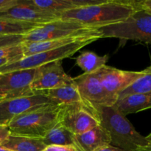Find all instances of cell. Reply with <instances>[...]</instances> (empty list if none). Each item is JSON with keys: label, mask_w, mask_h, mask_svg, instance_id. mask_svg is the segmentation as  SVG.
Wrapping results in <instances>:
<instances>
[{"label": "cell", "mask_w": 151, "mask_h": 151, "mask_svg": "<svg viewBox=\"0 0 151 151\" xmlns=\"http://www.w3.org/2000/svg\"><path fill=\"white\" fill-rule=\"evenodd\" d=\"M137 10L136 0H103L64 12L60 15V19L99 28L124 22Z\"/></svg>", "instance_id": "obj_1"}, {"label": "cell", "mask_w": 151, "mask_h": 151, "mask_svg": "<svg viewBox=\"0 0 151 151\" xmlns=\"http://www.w3.org/2000/svg\"><path fill=\"white\" fill-rule=\"evenodd\" d=\"M100 125L109 133L111 145L124 151H144L149 145L126 116L114 106H94Z\"/></svg>", "instance_id": "obj_2"}, {"label": "cell", "mask_w": 151, "mask_h": 151, "mask_svg": "<svg viewBox=\"0 0 151 151\" xmlns=\"http://www.w3.org/2000/svg\"><path fill=\"white\" fill-rule=\"evenodd\" d=\"M61 106L51 105L32 110L13 119L8 127L11 134L43 138L58 122Z\"/></svg>", "instance_id": "obj_3"}, {"label": "cell", "mask_w": 151, "mask_h": 151, "mask_svg": "<svg viewBox=\"0 0 151 151\" xmlns=\"http://www.w3.org/2000/svg\"><path fill=\"white\" fill-rule=\"evenodd\" d=\"M97 29L101 33L102 38L151 44V14L144 10H137L124 22Z\"/></svg>", "instance_id": "obj_4"}, {"label": "cell", "mask_w": 151, "mask_h": 151, "mask_svg": "<svg viewBox=\"0 0 151 151\" xmlns=\"http://www.w3.org/2000/svg\"><path fill=\"white\" fill-rule=\"evenodd\" d=\"M98 39V38H93L85 41L74 42L60 48L41 52L27 57H23L19 60L10 62L1 66L0 74L12 72V71L35 69L52 62L62 60L66 58L71 57L75 52L79 51L82 47H86L88 44H91Z\"/></svg>", "instance_id": "obj_5"}, {"label": "cell", "mask_w": 151, "mask_h": 151, "mask_svg": "<svg viewBox=\"0 0 151 151\" xmlns=\"http://www.w3.org/2000/svg\"><path fill=\"white\" fill-rule=\"evenodd\" d=\"M58 122L74 135L82 134L100 125L95 108L88 103L61 106Z\"/></svg>", "instance_id": "obj_6"}, {"label": "cell", "mask_w": 151, "mask_h": 151, "mask_svg": "<svg viewBox=\"0 0 151 151\" xmlns=\"http://www.w3.org/2000/svg\"><path fill=\"white\" fill-rule=\"evenodd\" d=\"M95 30L97 28L90 27L78 22L59 19L41 25L27 33L24 35L23 44L60 39Z\"/></svg>", "instance_id": "obj_7"}, {"label": "cell", "mask_w": 151, "mask_h": 151, "mask_svg": "<svg viewBox=\"0 0 151 151\" xmlns=\"http://www.w3.org/2000/svg\"><path fill=\"white\" fill-rule=\"evenodd\" d=\"M51 105L55 104L40 91H35L29 95L4 99L0 101V125H8L13 119L20 115Z\"/></svg>", "instance_id": "obj_8"}, {"label": "cell", "mask_w": 151, "mask_h": 151, "mask_svg": "<svg viewBox=\"0 0 151 151\" xmlns=\"http://www.w3.org/2000/svg\"><path fill=\"white\" fill-rule=\"evenodd\" d=\"M83 98L93 106H114L117 99L107 92L102 84L99 70L73 78Z\"/></svg>", "instance_id": "obj_9"}, {"label": "cell", "mask_w": 151, "mask_h": 151, "mask_svg": "<svg viewBox=\"0 0 151 151\" xmlns=\"http://www.w3.org/2000/svg\"><path fill=\"white\" fill-rule=\"evenodd\" d=\"M40 67L12 71L0 74V94L5 99L15 98L32 94L30 85L38 75Z\"/></svg>", "instance_id": "obj_10"}, {"label": "cell", "mask_w": 151, "mask_h": 151, "mask_svg": "<svg viewBox=\"0 0 151 151\" xmlns=\"http://www.w3.org/2000/svg\"><path fill=\"white\" fill-rule=\"evenodd\" d=\"M74 83L73 78L65 72L61 60L52 62L40 67L38 75L30 85L32 91L54 89Z\"/></svg>", "instance_id": "obj_11"}, {"label": "cell", "mask_w": 151, "mask_h": 151, "mask_svg": "<svg viewBox=\"0 0 151 151\" xmlns=\"http://www.w3.org/2000/svg\"><path fill=\"white\" fill-rule=\"evenodd\" d=\"M102 84L107 92L118 100V94L144 75L142 71H125L104 66L99 69Z\"/></svg>", "instance_id": "obj_12"}, {"label": "cell", "mask_w": 151, "mask_h": 151, "mask_svg": "<svg viewBox=\"0 0 151 151\" xmlns=\"http://www.w3.org/2000/svg\"><path fill=\"white\" fill-rule=\"evenodd\" d=\"M0 19L42 25L59 20L60 15L39 10L19 0L16 5L0 12Z\"/></svg>", "instance_id": "obj_13"}, {"label": "cell", "mask_w": 151, "mask_h": 151, "mask_svg": "<svg viewBox=\"0 0 151 151\" xmlns=\"http://www.w3.org/2000/svg\"><path fill=\"white\" fill-rule=\"evenodd\" d=\"M93 38H102L101 33L98 30L93 31L88 33L83 34L79 35L66 37V38H60V39L50 40V41H39V42H32L23 44V57L31 55L35 53L41 52L48 51V50H54V49L60 48L64 46L70 44L74 42H78L81 41L91 39Z\"/></svg>", "instance_id": "obj_14"}, {"label": "cell", "mask_w": 151, "mask_h": 151, "mask_svg": "<svg viewBox=\"0 0 151 151\" xmlns=\"http://www.w3.org/2000/svg\"><path fill=\"white\" fill-rule=\"evenodd\" d=\"M110 144L109 133L100 125L73 137V145L78 151H95Z\"/></svg>", "instance_id": "obj_15"}, {"label": "cell", "mask_w": 151, "mask_h": 151, "mask_svg": "<svg viewBox=\"0 0 151 151\" xmlns=\"http://www.w3.org/2000/svg\"><path fill=\"white\" fill-rule=\"evenodd\" d=\"M37 9L60 15L64 12L97 4L103 0H21Z\"/></svg>", "instance_id": "obj_16"}, {"label": "cell", "mask_w": 151, "mask_h": 151, "mask_svg": "<svg viewBox=\"0 0 151 151\" xmlns=\"http://www.w3.org/2000/svg\"><path fill=\"white\" fill-rule=\"evenodd\" d=\"M55 105L66 106L73 104H88L80 94L76 84L64 86L54 89L40 91ZM89 104V103H88Z\"/></svg>", "instance_id": "obj_17"}, {"label": "cell", "mask_w": 151, "mask_h": 151, "mask_svg": "<svg viewBox=\"0 0 151 151\" xmlns=\"http://www.w3.org/2000/svg\"><path fill=\"white\" fill-rule=\"evenodd\" d=\"M114 107L125 116L128 114L151 109V94L125 96L118 100Z\"/></svg>", "instance_id": "obj_18"}, {"label": "cell", "mask_w": 151, "mask_h": 151, "mask_svg": "<svg viewBox=\"0 0 151 151\" xmlns=\"http://www.w3.org/2000/svg\"><path fill=\"white\" fill-rule=\"evenodd\" d=\"M1 146L12 151H42L47 146L41 138L11 134Z\"/></svg>", "instance_id": "obj_19"}, {"label": "cell", "mask_w": 151, "mask_h": 151, "mask_svg": "<svg viewBox=\"0 0 151 151\" xmlns=\"http://www.w3.org/2000/svg\"><path fill=\"white\" fill-rule=\"evenodd\" d=\"M109 55L99 56L94 52L86 51L76 58V64L84 71L85 74H92L106 66Z\"/></svg>", "instance_id": "obj_20"}, {"label": "cell", "mask_w": 151, "mask_h": 151, "mask_svg": "<svg viewBox=\"0 0 151 151\" xmlns=\"http://www.w3.org/2000/svg\"><path fill=\"white\" fill-rule=\"evenodd\" d=\"M73 137L74 134L72 132L58 122L41 139L46 146H65L73 145Z\"/></svg>", "instance_id": "obj_21"}, {"label": "cell", "mask_w": 151, "mask_h": 151, "mask_svg": "<svg viewBox=\"0 0 151 151\" xmlns=\"http://www.w3.org/2000/svg\"><path fill=\"white\" fill-rule=\"evenodd\" d=\"M39 26L41 25L0 19V35H24Z\"/></svg>", "instance_id": "obj_22"}, {"label": "cell", "mask_w": 151, "mask_h": 151, "mask_svg": "<svg viewBox=\"0 0 151 151\" xmlns=\"http://www.w3.org/2000/svg\"><path fill=\"white\" fill-rule=\"evenodd\" d=\"M151 94V73L144 75L136 80L128 88L118 94V100L131 94Z\"/></svg>", "instance_id": "obj_23"}, {"label": "cell", "mask_w": 151, "mask_h": 151, "mask_svg": "<svg viewBox=\"0 0 151 151\" xmlns=\"http://www.w3.org/2000/svg\"><path fill=\"white\" fill-rule=\"evenodd\" d=\"M24 35H0V49L19 45L23 43Z\"/></svg>", "instance_id": "obj_24"}, {"label": "cell", "mask_w": 151, "mask_h": 151, "mask_svg": "<svg viewBox=\"0 0 151 151\" xmlns=\"http://www.w3.org/2000/svg\"><path fill=\"white\" fill-rule=\"evenodd\" d=\"M23 55L22 44L7 48L0 49V59L5 58H14Z\"/></svg>", "instance_id": "obj_25"}, {"label": "cell", "mask_w": 151, "mask_h": 151, "mask_svg": "<svg viewBox=\"0 0 151 151\" xmlns=\"http://www.w3.org/2000/svg\"><path fill=\"white\" fill-rule=\"evenodd\" d=\"M42 151H78L73 145H50L47 146Z\"/></svg>", "instance_id": "obj_26"}, {"label": "cell", "mask_w": 151, "mask_h": 151, "mask_svg": "<svg viewBox=\"0 0 151 151\" xmlns=\"http://www.w3.org/2000/svg\"><path fill=\"white\" fill-rule=\"evenodd\" d=\"M136 4L138 10H144L151 14V0H136Z\"/></svg>", "instance_id": "obj_27"}, {"label": "cell", "mask_w": 151, "mask_h": 151, "mask_svg": "<svg viewBox=\"0 0 151 151\" xmlns=\"http://www.w3.org/2000/svg\"><path fill=\"white\" fill-rule=\"evenodd\" d=\"M11 134L8 125H0V145L8 138L9 136Z\"/></svg>", "instance_id": "obj_28"}, {"label": "cell", "mask_w": 151, "mask_h": 151, "mask_svg": "<svg viewBox=\"0 0 151 151\" xmlns=\"http://www.w3.org/2000/svg\"><path fill=\"white\" fill-rule=\"evenodd\" d=\"M19 0H0V12L16 5Z\"/></svg>", "instance_id": "obj_29"}, {"label": "cell", "mask_w": 151, "mask_h": 151, "mask_svg": "<svg viewBox=\"0 0 151 151\" xmlns=\"http://www.w3.org/2000/svg\"><path fill=\"white\" fill-rule=\"evenodd\" d=\"M22 58H23V55L17 56V57H14V58H1L0 59V67L4 66V65L7 64V63H10V62L19 60V59H21Z\"/></svg>", "instance_id": "obj_30"}, {"label": "cell", "mask_w": 151, "mask_h": 151, "mask_svg": "<svg viewBox=\"0 0 151 151\" xmlns=\"http://www.w3.org/2000/svg\"><path fill=\"white\" fill-rule=\"evenodd\" d=\"M95 151H124L122 149L116 147L115 146L111 145H107L103 146L101 147H99Z\"/></svg>", "instance_id": "obj_31"}, {"label": "cell", "mask_w": 151, "mask_h": 151, "mask_svg": "<svg viewBox=\"0 0 151 151\" xmlns=\"http://www.w3.org/2000/svg\"><path fill=\"white\" fill-rule=\"evenodd\" d=\"M142 72L144 73H151V65L148 67L146 68V69H145L144 70H142Z\"/></svg>", "instance_id": "obj_32"}, {"label": "cell", "mask_w": 151, "mask_h": 151, "mask_svg": "<svg viewBox=\"0 0 151 151\" xmlns=\"http://www.w3.org/2000/svg\"><path fill=\"white\" fill-rule=\"evenodd\" d=\"M145 138L147 140V142H149V145H151V133L150 134H148L147 137H145Z\"/></svg>", "instance_id": "obj_33"}, {"label": "cell", "mask_w": 151, "mask_h": 151, "mask_svg": "<svg viewBox=\"0 0 151 151\" xmlns=\"http://www.w3.org/2000/svg\"><path fill=\"white\" fill-rule=\"evenodd\" d=\"M0 151H12L10 150H9V149L6 148V147H3V146L0 145Z\"/></svg>", "instance_id": "obj_34"}, {"label": "cell", "mask_w": 151, "mask_h": 151, "mask_svg": "<svg viewBox=\"0 0 151 151\" xmlns=\"http://www.w3.org/2000/svg\"><path fill=\"white\" fill-rule=\"evenodd\" d=\"M144 151H151V145H149L145 149Z\"/></svg>", "instance_id": "obj_35"}, {"label": "cell", "mask_w": 151, "mask_h": 151, "mask_svg": "<svg viewBox=\"0 0 151 151\" xmlns=\"http://www.w3.org/2000/svg\"><path fill=\"white\" fill-rule=\"evenodd\" d=\"M4 99H5V96L2 94H0V101L2 100H4Z\"/></svg>", "instance_id": "obj_36"}]
</instances>
